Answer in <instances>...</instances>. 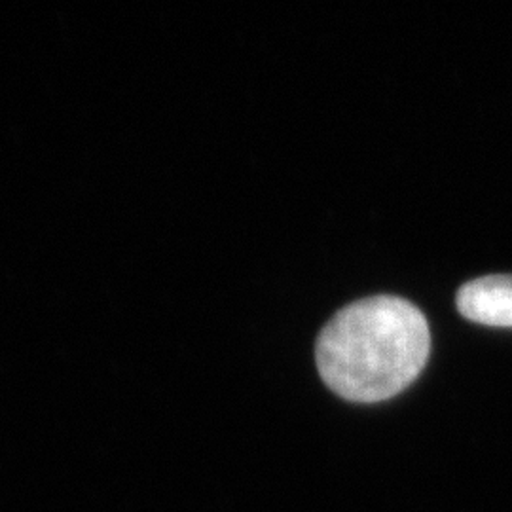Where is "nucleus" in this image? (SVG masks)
I'll use <instances>...</instances> for the list:
<instances>
[{"label":"nucleus","mask_w":512,"mask_h":512,"mask_svg":"<svg viewBox=\"0 0 512 512\" xmlns=\"http://www.w3.org/2000/svg\"><path fill=\"white\" fill-rule=\"evenodd\" d=\"M431 332L425 315L399 296H372L338 311L315 344L317 368L330 391L372 404L403 393L425 368Z\"/></svg>","instance_id":"nucleus-1"},{"label":"nucleus","mask_w":512,"mask_h":512,"mask_svg":"<svg viewBox=\"0 0 512 512\" xmlns=\"http://www.w3.org/2000/svg\"><path fill=\"white\" fill-rule=\"evenodd\" d=\"M456 304L459 313L473 323L512 329V275H486L465 283Z\"/></svg>","instance_id":"nucleus-2"}]
</instances>
